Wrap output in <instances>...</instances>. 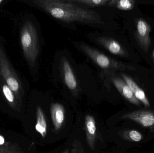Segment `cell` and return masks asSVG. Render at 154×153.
Masks as SVG:
<instances>
[{
	"label": "cell",
	"instance_id": "1",
	"mask_svg": "<svg viewBox=\"0 0 154 153\" xmlns=\"http://www.w3.org/2000/svg\"><path fill=\"white\" fill-rule=\"evenodd\" d=\"M31 2L52 17L65 22L104 24L101 17L97 12L82 8L68 1L31 0Z\"/></svg>",
	"mask_w": 154,
	"mask_h": 153
},
{
	"label": "cell",
	"instance_id": "23",
	"mask_svg": "<svg viewBox=\"0 0 154 153\" xmlns=\"http://www.w3.org/2000/svg\"><path fill=\"white\" fill-rule=\"evenodd\" d=\"M67 153H70V152H69V151Z\"/></svg>",
	"mask_w": 154,
	"mask_h": 153
},
{
	"label": "cell",
	"instance_id": "19",
	"mask_svg": "<svg viewBox=\"0 0 154 153\" xmlns=\"http://www.w3.org/2000/svg\"><path fill=\"white\" fill-rule=\"evenodd\" d=\"M5 143V141L4 138L2 136L0 135V146H2V147L3 146Z\"/></svg>",
	"mask_w": 154,
	"mask_h": 153
},
{
	"label": "cell",
	"instance_id": "8",
	"mask_svg": "<svg viewBox=\"0 0 154 153\" xmlns=\"http://www.w3.org/2000/svg\"><path fill=\"white\" fill-rule=\"evenodd\" d=\"M61 68L65 84L73 93H76L78 84L70 63L65 57L61 58Z\"/></svg>",
	"mask_w": 154,
	"mask_h": 153
},
{
	"label": "cell",
	"instance_id": "18",
	"mask_svg": "<svg viewBox=\"0 0 154 153\" xmlns=\"http://www.w3.org/2000/svg\"><path fill=\"white\" fill-rule=\"evenodd\" d=\"M7 145L2 147H0V153H15L11 151H9L7 146Z\"/></svg>",
	"mask_w": 154,
	"mask_h": 153
},
{
	"label": "cell",
	"instance_id": "2",
	"mask_svg": "<svg viewBox=\"0 0 154 153\" xmlns=\"http://www.w3.org/2000/svg\"><path fill=\"white\" fill-rule=\"evenodd\" d=\"M20 43L25 60L32 69L36 65L39 53L38 35L34 23L29 19L24 20L20 28Z\"/></svg>",
	"mask_w": 154,
	"mask_h": 153
},
{
	"label": "cell",
	"instance_id": "17",
	"mask_svg": "<svg viewBox=\"0 0 154 153\" xmlns=\"http://www.w3.org/2000/svg\"><path fill=\"white\" fill-rule=\"evenodd\" d=\"M70 153H85L82 142L76 140L72 144V148Z\"/></svg>",
	"mask_w": 154,
	"mask_h": 153
},
{
	"label": "cell",
	"instance_id": "7",
	"mask_svg": "<svg viewBox=\"0 0 154 153\" xmlns=\"http://www.w3.org/2000/svg\"><path fill=\"white\" fill-rule=\"evenodd\" d=\"M108 75L117 90L127 100L136 106H141L140 102L135 97L130 87L122 78L113 72H108Z\"/></svg>",
	"mask_w": 154,
	"mask_h": 153
},
{
	"label": "cell",
	"instance_id": "9",
	"mask_svg": "<svg viewBox=\"0 0 154 153\" xmlns=\"http://www.w3.org/2000/svg\"><path fill=\"white\" fill-rule=\"evenodd\" d=\"M96 40L99 45L113 54L123 57H129V54L126 49L114 39L108 37H98Z\"/></svg>",
	"mask_w": 154,
	"mask_h": 153
},
{
	"label": "cell",
	"instance_id": "16",
	"mask_svg": "<svg viewBox=\"0 0 154 153\" xmlns=\"http://www.w3.org/2000/svg\"><path fill=\"white\" fill-rule=\"evenodd\" d=\"M125 137L127 139L135 142H140L143 139L142 135L138 131L136 130H131L128 131L124 135Z\"/></svg>",
	"mask_w": 154,
	"mask_h": 153
},
{
	"label": "cell",
	"instance_id": "13",
	"mask_svg": "<svg viewBox=\"0 0 154 153\" xmlns=\"http://www.w3.org/2000/svg\"><path fill=\"white\" fill-rule=\"evenodd\" d=\"M36 114L37 123L35 125V129L42 138H45L47 134L48 126L43 110L39 106L37 107Z\"/></svg>",
	"mask_w": 154,
	"mask_h": 153
},
{
	"label": "cell",
	"instance_id": "3",
	"mask_svg": "<svg viewBox=\"0 0 154 153\" xmlns=\"http://www.w3.org/2000/svg\"><path fill=\"white\" fill-rule=\"evenodd\" d=\"M0 77L20 100L24 93L23 83L11 63L5 48L3 40L0 38Z\"/></svg>",
	"mask_w": 154,
	"mask_h": 153
},
{
	"label": "cell",
	"instance_id": "22",
	"mask_svg": "<svg viewBox=\"0 0 154 153\" xmlns=\"http://www.w3.org/2000/svg\"><path fill=\"white\" fill-rule=\"evenodd\" d=\"M152 57H153V61H154V50H153V52Z\"/></svg>",
	"mask_w": 154,
	"mask_h": 153
},
{
	"label": "cell",
	"instance_id": "10",
	"mask_svg": "<svg viewBox=\"0 0 154 153\" xmlns=\"http://www.w3.org/2000/svg\"><path fill=\"white\" fill-rule=\"evenodd\" d=\"M85 128L87 143L90 149L93 151L96 145L97 128L94 117L87 115L85 118Z\"/></svg>",
	"mask_w": 154,
	"mask_h": 153
},
{
	"label": "cell",
	"instance_id": "20",
	"mask_svg": "<svg viewBox=\"0 0 154 153\" xmlns=\"http://www.w3.org/2000/svg\"><path fill=\"white\" fill-rule=\"evenodd\" d=\"M9 0H0V8H2L4 4H6Z\"/></svg>",
	"mask_w": 154,
	"mask_h": 153
},
{
	"label": "cell",
	"instance_id": "6",
	"mask_svg": "<svg viewBox=\"0 0 154 153\" xmlns=\"http://www.w3.org/2000/svg\"><path fill=\"white\" fill-rule=\"evenodd\" d=\"M121 118L134 121L154 132V112L152 110H135L124 114Z\"/></svg>",
	"mask_w": 154,
	"mask_h": 153
},
{
	"label": "cell",
	"instance_id": "14",
	"mask_svg": "<svg viewBox=\"0 0 154 153\" xmlns=\"http://www.w3.org/2000/svg\"><path fill=\"white\" fill-rule=\"evenodd\" d=\"M106 5L124 10H129L134 8L135 1L134 0H109Z\"/></svg>",
	"mask_w": 154,
	"mask_h": 153
},
{
	"label": "cell",
	"instance_id": "21",
	"mask_svg": "<svg viewBox=\"0 0 154 153\" xmlns=\"http://www.w3.org/2000/svg\"><path fill=\"white\" fill-rule=\"evenodd\" d=\"M69 151V149H67V150H65V151H64V152H63L62 153H67Z\"/></svg>",
	"mask_w": 154,
	"mask_h": 153
},
{
	"label": "cell",
	"instance_id": "15",
	"mask_svg": "<svg viewBox=\"0 0 154 153\" xmlns=\"http://www.w3.org/2000/svg\"><path fill=\"white\" fill-rule=\"evenodd\" d=\"M68 1L81 4L91 7H98L106 5L109 0H67Z\"/></svg>",
	"mask_w": 154,
	"mask_h": 153
},
{
	"label": "cell",
	"instance_id": "12",
	"mask_svg": "<svg viewBox=\"0 0 154 153\" xmlns=\"http://www.w3.org/2000/svg\"><path fill=\"white\" fill-rule=\"evenodd\" d=\"M121 77L127 84L131 90L133 92L135 97L140 102H141L146 107H150V102L146 95L144 91L136 83L127 75L121 74Z\"/></svg>",
	"mask_w": 154,
	"mask_h": 153
},
{
	"label": "cell",
	"instance_id": "4",
	"mask_svg": "<svg viewBox=\"0 0 154 153\" xmlns=\"http://www.w3.org/2000/svg\"><path fill=\"white\" fill-rule=\"evenodd\" d=\"M82 51L102 69L113 72L116 71H124L127 66L101 53L97 49L86 44L80 46Z\"/></svg>",
	"mask_w": 154,
	"mask_h": 153
},
{
	"label": "cell",
	"instance_id": "5",
	"mask_svg": "<svg viewBox=\"0 0 154 153\" xmlns=\"http://www.w3.org/2000/svg\"><path fill=\"white\" fill-rule=\"evenodd\" d=\"M136 29L134 32L135 38L139 46L144 51L147 52L151 45L150 32L151 27L146 21L142 19L137 20Z\"/></svg>",
	"mask_w": 154,
	"mask_h": 153
},
{
	"label": "cell",
	"instance_id": "11",
	"mask_svg": "<svg viewBox=\"0 0 154 153\" xmlns=\"http://www.w3.org/2000/svg\"><path fill=\"white\" fill-rule=\"evenodd\" d=\"M51 119L56 131L61 128L65 119V110L63 105L59 103H51L50 107Z\"/></svg>",
	"mask_w": 154,
	"mask_h": 153
}]
</instances>
